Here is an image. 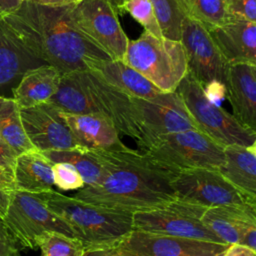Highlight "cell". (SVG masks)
<instances>
[{
  "instance_id": "9",
  "label": "cell",
  "mask_w": 256,
  "mask_h": 256,
  "mask_svg": "<svg viewBox=\"0 0 256 256\" xmlns=\"http://www.w3.org/2000/svg\"><path fill=\"white\" fill-rule=\"evenodd\" d=\"M74 28L110 59L122 60L129 39L108 0H80L70 7Z\"/></svg>"
},
{
  "instance_id": "39",
  "label": "cell",
  "mask_w": 256,
  "mask_h": 256,
  "mask_svg": "<svg viewBox=\"0 0 256 256\" xmlns=\"http://www.w3.org/2000/svg\"><path fill=\"white\" fill-rule=\"evenodd\" d=\"M83 256H129L116 247L96 248L85 250Z\"/></svg>"
},
{
  "instance_id": "7",
  "label": "cell",
  "mask_w": 256,
  "mask_h": 256,
  "mask_svg": "<svg viewBox=\"0 0 256 256\" xmlns=\"http://www.w3.org/2000/svg\"><path fill=\"white\" fill-rule=\"evenodd\" d=\"M2 222L21 249H36V241L45 232L75 237L67 223L51 211L36 194L15 190Z\"/></svg>"
},
{
  "instance_id": "26",
  "label": "cell",
  "mask_w": 256,
  "mask_h": 256,
  "mask_svg": "<svg viewBox=\"0 0 256 256\" xmlns=\"http://www.w3.org/2000/svg\"><path fill=\"white\" fill-rule=\"evenodd\" d=\"M0 135L18 155L36 150L24 130L20 107L12 97H5L1 95Z\"/></svg>"
},
{
  "instance_id": "40",
  "label": "cell",
  "mask_w": 256,
  "mask_h": 256,
  "mask_svg": "<svg viewBox=\"0 0 256 256\" xmlns=\"http://www.w3.org/2000/svg\"><path fill=\"white\" fill-rule=\"evenodd\" d=\"M22 0H0V17L14 12L21 5Z\"/></svg>"
},
{
  "instance_id": "35",
  "label": "cell",
  "mask_w": 256,
  "mask_h": 256,
  "mask_svg": "<svg viewBox=\"0 0 256 256\" xmlns=\"http://www.w3.org/2000/svg\"><path fill=\"white\" fill-rule=\"evenodd\" d=\"M14 191V181L0 167V220L6 213Z\"/></svg>"
},
{
  "instance_id": "19",
  "label": "cell",
  "mask_w": 256,
  "mask_h": 256,
  "mask_svg": "<svg viewBox=\"0 0 256 256\" xmlns=\"http://www.w3.org/2000/svg\"><path fill=\"white\" fill-rule=\"evenodd\" d=\"M85 65L86 69L129 97L150 99L162 93L143 75L122 60L88 58Z\"/></svg>"
},
{
  "instance_id": "42",
  "label": "cell",
  "mask_w": 256,
  "mask_h": 256,
  "mask_svg": "<svg viewBox=\"0 0 256 256\" xmlns=\"http://www.w3.org/2000/svg\"><path fill=\"white\" fill-rule=\"evenodd\" d=\"M32 2L43 4V5H55V6H61V5H69L74 4L80 0H31Z\"/></svg>"
},
{
  "instance_id": "41",
  "label": "cell",
  "mask_w": 256,
  "mask_h": 256,
  "mask_svg": "<svg viewBox=\"0 0 256 256\" xmlns=\"http://www.w3.org/2000/svg\"><path fill=\"white\" fill-rule=\"evenodd\" d=\"M240 244L256 250V225L250 226L244 233Z\"/></svg>"
},
{
  "instance_id": "34",
  "label": "cell",
  "mask_w": 256,
  "mask_h": 256,
  "mask_svg": "<svg viewBox=\"0 0 256 256\" xmlns=\"http://www.w3.org/2000/svg\"><path fill=\"white\" fill-rule=\"evenodd\" d=\"M18 154L0 135V167L14 181V169Z\"/></svg>"
},
{
  "instance_id": "38",
  "label": "cell",
  "mask_w": 256,
  "mask_h": 256,
  "mask_svg": "<svg viewBox=\"0 0 256 256\" xmlns=\"http://www.w3.org/2000/svg\"><path fill=\"white\" fill-rule=\"evenodd\" d=\"M222 256H256V250L242 244H231Z\"/></svg>"
},
{
  "instance_id": "30",
  "label": "cell",
  "mask_w": 256,
  "mask_h": 256,
  "mask_svg": "<svg viewBox=\"0 0 256 256\" xmlns=\"http://www.w3.org/2000/svg\"><path fill=\"white\" fill-rule=\"evenodd\" d=\"M41 256H83V243L76 237L59 232H45L36 241Z\"/></svg>"
},
{
  "instance_id": "44",
  "label": "cell",
  "mask_w": 256,
  "mask_h": 256,
  "mask_svg": "<svg viewBox=\"0 0 256 256\" xmlns=\"http://www.w3.org/2000/svg\"><path fill=\"white\" fill-rule=\"evenodd\" d=\"M125 0H116V2H117V4H118V6H119V11H120V7H121V5H122V3L124 2ZM121 13V12H120Z\"/></svg>"
},
{
  "instance_id": "46",
  "label": "cell",
  "mask_w": 256,
  "mask_h": 256,
  "mask_svg": "<svg viewBox=\"0 0 256 256\" xmlns=\"http://www.w3.org/2000/svg\"><path fill=\"white\" fill-rule=\"evenodd\" d=\"M222 255H223V254H221V255H219V256H222Z\"/></svg>"
},
{
  "instance_id": "8",
  "label": "cell",
  "mask_w": 256,
  "mask_h": 256,
  "mask_svg": "<svg viewBox=\"0 0 256 256\" xmlns=\"http://www.w3.org/2000/svg\"><path fill=\"white\" fill-rule=\"evenodd\" d=\"M139 130L137 145L144 151L161 135L197 129L176 91L162 92L150 99L130 97Z\"/></svg>"
},
{
  "instance_id": "29",
  "label": "cell",
  "mask_w": 256,
  "mask_h": 256,
  "mask_svg": "<svg viewBox=\"0 0 256 256\" xmlns=\"http://www.w3.org/2000/svg\"><path fill=\"white\" fill-rule=\"evenodd\" d=\"M164 38L180 41L185 18L176 0H149Z\"/></svg>"
},
{
  "instance_id": "5",
  "label": "cell",
  "mask_w": 256,
  "mask_h": 256,
  "mask_svg": "<svg viewBox=\"0 0 256 256\" xmlns=\"http://www.w3.org/2000/svg\"><path fill=\"white\" fill-rule=\"evenodd\" d=\"M175 91L182 99L198 130L222 147L256 144V131L245 127L221 106L210 102L204 94L202 85L190 74L184 76Z\"/></svg>"
},
{
  "instance_id": "43",
  "label": "cell",
  "mask_w": 256,
  "mask_h": 256,
  "mask_svg": "<svg viewBox=\"0 0 256 256\" xmlns=\"http://www.w3.org/2000/svg\"><path fill=\"white\" fill-rule=\"evenodd\" d=\"M113 6H114V8H115V10H116V12H117V14L118 13H120V11H119V6H118V4H117V2H116V0H108Z\"/></svg>"
},
{
  "instance_id": "17",
  "label": "cell",
  "mask_w": 256,
  "mask_h": 256,
  "mask_svg": "<svg viewBox=\"0 0 256 256\" xmlns=\"http://www.w3.org/2000/svg\"><path fill=\"white\" fill-rule=\"evenodd\" d=\"M225 86L232 115L242 125L256 131V65H228Z\"/></svg>"
},
{
  "instance_id": "32",
  "label": "cell",
  "mask_w": 256,
  "mask_h": 256,
  "mask_svg": "<svg viewBox=\"0 0 256 256\" xmlns=\"http://www.w3.org/2000/svg\"><path fill=\"white\" fill-rule=\"evenodd\" d=\"M52 172L54 185L60 190H79L85 186L82 175L69 163L53 162Z\"/></svg>"
},
{
  "instance_id": "37",
  "label": "cell",
  "mask_w": 256,
  "mask_h": 256,
  "mask_svg": "<svg viewBox=\"0 0 256 256\" xmlns=\"http://www.w3.org/2000/svg\"><path fill=\"white\" fill-rule=\"evenodd\" d=\"M0 256H20V248L0 220Z\"/></svg>"
},
{
  "instance_id": "25",
  "label": "cell",
  "mask_w": 256,
  "mask_h": 256,
  "mask_svg": "<svg viewBox=\"0 0 256 256\" xmlns=\"http://www.w3.org/2000/svg\"><path fill=\"white\" fill-rule=\"evenodd\" d=\"M60 111L71 114L96 113L80 70L61 74L57 91L48 101Z\"/></svg>"
},
{
  "instance_id": "14",
  "label": "cell",
  "mask_w": 256,
  "mask_h": 256,
  "mask_svg": "<svg viewBox=\"0 0 256 256\" xmlns=\"http://www.w3.org/2000/svg\"><path fill=\"white\" fill-rule=\"evenodd\" d=\"M20 114L24 130L36 150L44 153L81 148L64 121L61 111L49 102L22 108Z\"/></svg>"
},
{
  "instance_id": "15",
  "label": "cell",
  "mask_w": 256,
  "mask_h": 256,
  "mask_svg": "<svg viewBox=\"0 0 256 256\" xmlns=\"http://www.w3.org/2000/svg\"><path fill=\"white\" fill-rule=\"evenodd\" d=\"M80 76L95 112L109 117L120 135L129 136L138 142L140 134L130 97L110 86L88 69L80 70Z\"/></svg>"
},
{
  "instance_id": "16",
  "label": "cell",
  "mask_w": 256,
  "mask_h": 256,
  "mask_svg": "<svg viewBox=\"0 0 256 256\" xmlns=\"http://www.w3.org/2000/svg\"><path fill=\"white\" fill-rule=\"evenodd\" d=\"M228 65H256V23L234 17L230 21L207 29Z\"/></svg>"
},
{
  "instance_id": "36",
  "label": "cell",
  "mask_w": 256,
  "mask_h": 256,
  "mask_svg": "<svg viewBox=\"0 0 256 256\" xmlns=\"http://www.w3.org/2000/svg\"><path fill=\"white\" fill-rule=\"evenodd\" d=\"M202 87L206 98L215 105L220 106L221 102L226 98V86L221 81L212 80Z\"/></svg>"
},
{
  "instance_id": "27",
  "label": "cell",
  "mask_w": 256,
  "mask_h": 256,
  "mask_svg": "<svg viewBox=\"0 0 256 256\" xmlns=\"http://www.w3.org/2000/svg\"><path fill=\"white\" fill-rule=\"evenodd\" d=\"M183 15L207 29L222 25L234 18L227 8V0H176Z\"/></svg>"
},
{
  "instance_id": "4",
  "label": "cell",
  "mask_w": 256,
  "mask_h": 256,
  "mask_svg": "<svg viewBox=\"0 0 256 256\" xmlns=\"http://www.w3.org/2000/svg\"><path fill=\"white\" fill-rule=\"evenodd\" d=\"M122 61L162 92H174L187 74L181 41L157 38L146 31L136 40L128 41Z\"/></svg>"
},
{
  "instance_id": "12",
  "label": "cell",
  "mask_w": 256,
  "mask_h": 256,
  "mask_svg": "<svg viewBox=\"0 0 256 256\" xmlns=\"http://www.w3.org/2000/svg\"><path fill=\"white\" fill-rule=\"evenodd\" d=\"M180 41L186 55L188 74L202 86L212 80L225 84L228 64L205 26L185 17Z\"/></svg>"
},
{
  "instance_id": "6",
  "label": "cell",
  "mask_w": 256,
  "mask_h": 256,
  "mask_svg": "<svg viewBox=\"0 0 256 256\" xmlns=\"http://www.w3.org/2000/svg\"><path fill=\"white\" fill-rule=\"evenodd\" d=\"M224 147L197 129L161 135L143 152L177 171L208 168L218 170L224 161Z\"/></svg>"
},
{
  "instance_id": "45",
  "label": "cell",
  "mask_w": 256,
  "mask_h": 256,
  "mask_svg": "<svg viewBox=\"0 0 256 256\" xmlns=\"http://www.w3.org/2000/svg\"><path fill=\"white\" fill-rule=\"evenodd\" d=\"M23 1H31V0H22V2H23Z\"/></svg>"
},
{
  "instance_id": "24",
  "label": "cell",
  "mask_w": 256,
  "mask_h": 256,
  "mask_svg": "<svg viewBox=\"0 0 256 256\" xmlns=\"http://www.w3.org/2000/svg\"><path fill=\"white\" fill-rule=\"evenodd\" d=\"M42 63L28 54L0 17V89L19 81L23 73Z\"/></svg>"
},
{
  "instance_id": "3",
  "label": "cell",
  "mask_w": 256,
  "mask_h": 256,
  "mask_svg": "<svg viewBox=\"0 0 256 256\" xmlns=\"http://www.w3.org/2000/svg\"><path fill=\"white\" fill-rule=\"evenodd\" d=\"M38 195L63 219L85 250L114 247L132 230V214L96 206L53 189Z\"/></svg>"
},
{
  "instance_id": "20",
  "label": "cell",
  "mask_w": 256,
  "mask_h": 256,
  "mask_svg": "<svg viewBox=\"0 0 256 256\" xmlns=\"http://www.w3.org/2000/svg\"><path fill=\"white\" fill-rule=\"evenodd\" d=\"M61 73L48 64L26 70L13 88V99L20 109L46 103L58 89Z\"/></svg>"
},
{
  "instance_id": "31",
  "label": "cell",
  "mask_w": 256,
  "mask_h": 256,
  "mask_svg": "<svg viewBox=\"0 0 256 256\" xmlns=\"http://www.w3.org/2000/svg\"><path fill=\"white\" fill-rule=\"evenodd\" d=\"M120 12H128L151 35L157 38L163 37L149 0H125L120 7Z\"/></svg>"
},
{
  "instance_id": "23",
  "label": "cell",
  "mask_w": 256,
  "mask_h": 256,
  "mask_svg": "<svg viewBox=\"0 0 256 256\" xmlns=\"http://www.w3.org/2000/svg\"><path fill=\"white\" fill-rule=\"evenodd\" d=\"M53 162L33 150L18 155L14 169L15 190L39 194L53 189Z\"/></svg>"
},
{
  "instance_id": "22",
  "label": "cell",
  "mask_w": 256,
  "mask_h": 256,
  "mask_svg": "<svg viewBox=\"0 0 256 256\" xmlns=\"http://www.w3.org/2000/svg\"><path fill=\"white\" fill-rule=\"evenodd\" d=\"M255 212V208L210 207L206 208L200 220L225 243L240 244L245 231L256 225Z\"/></svg>"
},
{
  "instance_id": "11",
  "label": "cell",
  "mask_w": 256,
  "mask_h": 256,
  "mask_svg": "<svg viewBox=\"0 0 256 256\" xmlns=\"http://www.w3.org/2000/svg\"><path fill=\"white\" fill-rule=\"evenodd\" d=\"M205 210L206 207L177 199L164 208L133 213V230L225 243L200 220Z\"/></svg>"
},
{
  "instance_id": "13",
  "label": "cell",
  "mask_w": 256,
  "mask_h": 256,
  "mask_svg": "<svg viewBox=\"0 0 256 256\" xmlns=\"http://www.w3.org/2000/svg\"><path fill=\"white\" fill-rule=\"evenodd\" d=\"M229 244L132 230L116 246L129 256H219Z\"/></svg>"
},
{
  "instance_id": "21",
  "label": "cell",
  "mask_w": 256,
  "mask_h": 256,
  "mask_svg": "<svg viewBox=\"0 0 256 256\" xmlns=\"http://www.w3.org/2000/svg\"><path fill=\"white\" fill-rule=\"evenodd\" d=\"M224 161L218 171L241 193L256 201V144L224 147Z\"/></svg>"
},
{
  "instance_id": "10",
  "label": "cell",
  "mask_w": 256,
  "mask_h": 256,
  "mask_svg": "<svg viewBox=\"0 0 256 256\" xmlns=\"http://www.w3.org/2000/svg\"><path fill=\"white\" fill-rule=\"evenodd\" d=\"M176 197L180 201L206 208L230 206L255 208L252 201L216 169L194 168L179 171L172 181Z\"/></svg>"
},
{
  "instance_id": "18",
  "label": "cell",
  "mask_w": 256,
  "mask_h": 256,
  "mask_svg": "<svg viewBox=\"0 0 256 256\" xmlns=\"http://www.w3.org/2000/svg\"><path fill=\"white\" fill-rule=\"evenodd\" d=\"M62 117L79 146L86 150H113L127 146L109 117L101 113L71 114L62 112Z\"/></svg>"
},
{
  "instance_id": "47",
  "label": "cell",
  "mask_w": 256,
  "mask_h": 256,
  "mask_svg": "<svg viewBox=\"0 0 256 256\" xmlns=\"http://www.w3.org/2000/svg\"><path fill=\"white\" fill-rule=\"evenodd\" d=\"M227 1H228V0H227Z\"/></svg>"
},
{
  "instance_id": "1",
  "label": "cell",
  "mask_w": 256,
  "mask_h": 256,
  "mask_svg": "<svg viewBox=\"0 0 256 256\" xmlns=\"http://www.w3.org/2000/svg\"><path fill=\"white\" fill-rule=\"evenodd\" d=\"M91 151L102 166V177L77 190L73 198L130 214L164 208L177 200L172 181L179 171L129 147Z\"/></svg>"
},
{
  "instance_id": "28",
  "label": "cell",
  "mask_w": 256,
  "mask_h": 256,
  "mask_svg": "<svg viewBox=\"0 0 256 256\" xmlns=\"http://www.w3.org/2000/svg\"><path fill=\"white\" fill-rule=\"evenodd\" d=\"M52 162H66L82 175L85 185L97 183L102 177V166L91 150L82 148L48 151L43 153Z\"/></svg>"
},
{
  "instance_id": "2",
  "label": "cell",
  "mask_w": 256,
  "mask_h": 256,
  "mask_svg": "<svg viewBox=\"0 0 256 256\" xmlns=\"http://www.w3.org/2000/svg\"><path fill=\"white\" fill-rule=\"evenodd\" d=\"M70 7L23 1L2 20L28 54L64 74L86 69L88 58H109L74 28Z\"/></svg>"
},
{
  "instance_id": "33",
  "label": "cell",
  "mask_w": 256,
  "mask_h": 256,
  "mask_svg": "<svg viewBox=\"0 0 256 256\" xmlns=\"http://www.w3.org/2000/svg\"><path fill=\"white\" fill-rule=\"evenodd\" d=\"M227 8L232 16L256 23V0H228Z\"/></svg>"
}]
</instances>
